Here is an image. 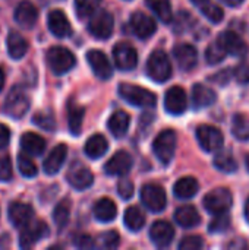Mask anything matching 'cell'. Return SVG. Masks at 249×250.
Here are the masks:
<instances>
[{
  "label": "cell",
  "instance_id": "1",
  "mask_svg": "<svg viewBox=\"0 0 249 250\" xmlns=\"http://www.w3.org/2000/svg\"><path fill=\"white\" fill-rule=\"evenodd\" d=\"M119 95L129 104L141 108H150L156 105V94L151 91L141 88L138 85H131V83H122L119 86Z\"/></svg>",
  "mask_w": 249,
  "mask_h": 250
},
{
  "label": "cell",
  "instance_id": "2",
  "mask_svg": "<svg viewBox=\"0 0 249 250\" xmlns=\"http://www.w3.org/2000/svg\"><path fill=\"white\" fill-rule=\"evenodd\" d=\"M176 145H178V136H176L175 130L167 129L157 135V138L154 139V144H153V151H154L156 157L158 158V161L161 164L167 166L175 157Z\"/></svg>",
  "mask_w": 249,
  "mask_h": 250
},
{
  "label": "cell",
  "instance_id": "3",
  "mask_svg": "<svg viewBox=\"0 0 249 250\" xmlns=\"http://www.w3.org/2000/svg\"><path fill=\"white\" fill-rule=\"evenodd\" d=\"M147 73L153 81L158 83L166 82L172 76V63L164 51L156 50L151 53L147 60Z\"/></svg>",
  "mask_w": 249,
  "mask_h": 250
},
{
  "label": "cell",
  "instance_id": "4",
  "mask_svg": "<svg viewBox=\"0 0 249 250\" xmlns=\"http://www.w3.org/2000/svg\"><path fill=\"white\" fill-rule=\"evenodd\" d=\"M47 63L54 75H65L75 67L76 59L73 53L65 47H51L47 51Z\"/></svg>",
  "mask_w": 249,
  "mask_h": 250
},
{
  "label": "cell",
  "instance_id": "5",
  "mask_svg": "<svg viewBox=\"0 0 249 250\" xmlns=\"http://www.w3.org/2000/svg\"><path fill=\"white\" fill-rule=\"evenodd\" d=\"M204 208L213 214V215H219V214H225L232 208L233 204V198L229 189L225 188H217L211 192H208L204 196Z\"/></svg>",
  "mask_w": 249,
  "mask_h": 250
},
{
  "label": "cell",
  "instance_id": "6",
  "mask_svg": "<svg viewBox=\"0 0 249 250\" xmlns=\"http://www.w3.org/2000/svg\"><path fill=\"white\" fill-rule=\"evenodd\" d=\"M114 28V19L107 10H95L88 22V31L98 40H107L112 37Z\"/></svg>",
  "mask_w": 249,
  "mask_h": 250
},
{
  "label": "cell",
  "instance_id": "7",
  "mask_svg": "<svg viewBox=\"0 0 249 250\" xmlns=\"http://www.w3.org/2000/svg\"><path fill=\"white\" fill-rule=\"evenodd\" d=\"M141 201L151 212H161L167 205V196L161 186L156 183H147L141 189Z\"/></svg>",
  "mask_w": 249,
  "mask_h": 250
},
{
  "label": "cell",
  "instance_id": "8",
  "mask_svg": "<svg viewBox=\"0 0 249 250\" xmlns=\"http://www.w3.org/2000/svg\"><path fill=\"white\" fill-rule=\"evenodd\" d=\"M28 108H29V98H28L26 92L19 85L13 86L9 91L6 103H4L6 113L13 119H21L22 116H25Z\"/></svg>",
  "mask_w": 249,
  "mask_h": 250
},
{
  "label": "cell",
  "instance_id": "9",
  "mask_svg": "<svg viewBox=\"0 0 249 250\" xmlns=\"http://www.w3.org/2000/svg\"><path fill=\"white\" fill-rule=\"evenodd\" d=\"M197 139L205 152H214L220 149L225 141L222 132L217 127L210 126V125H201L197 129Z\"/></svg>",
  "mask_w": 249,
  "mask_h": 250
},
{
  "label": "cell",
  "instance_id": "10",
  "mask_svg": "<svg viewBox=\"0 0 249 250\" xmlns=\"http://www.w3.org/2000/svg\"><path fill=\"white\" fill-rule=\"evenodd\" d=\"M219 44L223 47V50L235 57H244L248 54V45L247 42L233 31H225L217 38Z\"/></svg>",
  "mask_w": 249,
  "mask_h": 250
},
{
  "label": "cell",
  "instance_id": "11",
  "mask_svg": "<svg viewBox=\"0 0 249 250\" xmlns=\"http://www.w3.org/2000/svg\"><path fill=\"white\" fill-rule=\"evenodd\" d=\"M113 59L120 70H131L138 63V53L131 44L119 42L113 48Z\"/></svg>",
  "mask_w": 249,
  "mask_h": 250
},
{
  "label": "cell",
  "instance_id": "12",
  "mask_svg": "<svg viewBox=\"0 0 249 250\" xmlns=\"http://www.w3.org/2000/svg\"><path fill=\"white\" fill-rule=\"evenodd\" d=\"M48 234V227L44 221H34L23 227L19 236V246L22 249L34 246L37 242L44 239Z\"/></svg>",
  "mask_w": 249,
  "mask_h": 250
},
{
  "label": "cell",
  "instance_id": "13",
  "mask_svg": "<svg viewBox=\"0 0 249 250\" xmlns=\"http://www.w3.org/2000/svg\"><path fill=\"white\" fill-rule=\"evenodd\" d=\"M87 62L91 67V70L94 72V75L100 79H109L113 75V69L112 64L107 59V56L100 51V50H90L87 53Z\"/></svg>",
  "mask_w": 249,
  "mask_h": 250
},
{
  "label": "cell",
  "instance_id": "14",
  "mask_svg": "<svg viewBox=\"0 0 249 250\" xmlns=\"http://www.w3.org/2000/svg\"><path fill=\"white\" fill-rule=\"evenodd\" d=\"M188 107V97L183 88L181 86H172L164 97V108L167 113L178 116L182 114Z\"/></svg>",
  "mask_w": 249,
  "mask_h": 250
},
{
  "label": "cell",
  "instance_id": "15",
  "mask_svg": "<svg viewBox=\"0 0 249 250\" xmlns=\"http://www.w3.org/2000/svg\"><path fill=\"white\" fill-rule=\"evenodd\" d=\"M131 28L138 38L147 40L156 32L157 25H156V21L151 16H148L147 13L135 12L131 16Z\"/></svg>",
  "mask_w": 249,
  "mask_h": 250
},
{
  "label": "cell",
  "instance_id": "16",
  "mask_svg": "<svg viewBox=\"0 0 249 250\" xmlns=\"http://www.w3.org/2000/svg\"><path fill=\"white\" fill-rule=\"evenodd\" d=\"M13 19L21 28L31 29L38 19V10L29 0H22L15 9Z\"/></svg>",
  "mask_w": 249,
  "mask_h": 250
},
{
  "label": "cell",
  "instance_id": "17",
  "mask_svg": "<svg viewBox=\"0 0 249 250\" xmlns=\"http://www.w3.org/2000/svg\"><path fill=\"white\" fill-rule=\"evenodd\" d=\"M134 164V160L129 152L119 151L116 152L104 166V170L110 176H125L131 171Z\"/></svg>",
  "mask_w": 249,
  "mask_h": 250
},
{
  "label": "cell",
  "instance_id": "18",
  "mask_svg": "<svg viewBox=\"0 0 249 250\" xmlns=\"http://www.w3.org/2000/svg\"><path fill=\"white\" fill-rule=\"evenodd\" d=\"M173 54L179 67L185 72L192 70L198 63V51L191 44H178L173 50Z\"/></svg>",
  "mask_w": 249,
  "mask_h": 250
},
{
  "label": "cell",
  "instance_id": "19",
  "mask_svg": "<svg viewBox=\"0 0 249 250\" xmlns=\"http://www.w3.org/2000/svg\"><path fill=\"white\" fill-rule=\"evenodd\" d=\"M68 182L69 185L76 189V190H85L88 189L92 182H94V176L92 173L82 164H73L68 173Z\"/></svg>",
  "mask_w": 249,
  "mask_h": 250
},
{
  "label": "cell",
  "instance_id": "20",
  "mask_svg": "<svg viewBox=\"0 0 249 250\" xmlns=\"http://www.w3.org/2000/svg\"><path fill=\"white\" fill-rule=\"evenodd\" d=\"M150 239L157 248H167L175 239V229L166 221H156L150 229Z\"/></svg>",
  "mask_w": 249,
  "mask_h": 250
},
{
  "label": "cell",
  "instance_id": "21",
  "mask_svg": "<svg viewBox=\"0 0 249 250\" xmlns=\"http://www.w3.org/2000/svg\"><path fill=\"white\" fill-rule=\"evenodd\" d=\"M47 25H48V29L53 35L59 37V38H65L68 35H70L72 32V26H70V22L69 19L66 18V15L59 10V9H54L48 13V18H47Z\"/></svg>",
  "mask_w": 249,
  "mask_h": 250
},
{
  "label": "cell",
  "instance_id": "22",
  "mask_svg": "<svg viewBox=\"0 0 249 250\" xmlns=\"http://www.w3.org/2000/svg\"><path fill=\"white\" fill-rule=\"evenodd\" d=\"M66 155H68V146L65 144L56 145L51 149V152L48 154V157L43 163L44 173L48 174V176H53V174L59 173V170L62 168V166H63V163L66 160Z\"/></svg>",
  "mask_w": 249,
  "mask_h": 250
},
{
  "label": "cell",
  "instance_id": "23",
  "mask_svg": "<svg viewBox=\"0 0 249 250\" xmlns=\"http://www.w3.org/2000/svg\"><path fill=\"white\" fill-rule=\"evenodd\" d=\"M34 211L29 205L22 202H13L9 207V220L16 229H23L32 221Z\"/></svg>",
  "mask_w": 249,
  "mask_h": 250
},
{
  "label": "cell",
  "instance_id": "24",
  "mask_svg": "<svg viewBox=\"0 0 249 250\" xmlns=\"http://www.w3.org/2000/svg\"><path fill=\"white\" fill-rule=\"evenodd\" d=\"M175 221L178 223V226H181L182 229H194L201 223V217L197 211L195 207L192 205H183L181 208L176 209L175 212Z\"/></svg>",
  "mask_w": 249,
  "mask_h": 250
},
{
  "label": "cell",
  "instance_id": "25",
  "mask_svg": "<svg viewBox=\"0 0 249 250\" xmlns=\"http://www.w3.org/2000/svg\"><path fill=\"white\" fill-rule=\"evenodd\" d=\"M21 146L28 155L38 157L45 149V141L43 136H40L34 132H26L21 138Z\"/></svg>",
  "mask_w": 249,
  "mask_h": 250
},
{
  "label": "cell",
  "instance_id": "26",
  "mask_svg": "<svg viewBox=\"0 0 249 250\" xmlns=\"http://www.w3.org/2000/svg\"><path fill=\"white\" fill-rule=\"evenodd\" d=\"M117 215V208L116 204L112 199L103 198L98 199L94 205V217L100 223H110L116 218Z\"/></svg>",
  "mask_w": 249,
  "mask_h": 250
},
{
  "label": "cell",
  "instance_id": "27",
  "mask_svg": "<svg viewBox=\"0 0 249 250\" xmlns=\"http://www.w3.org/2000/svg\"><path fill=\"white\" fill-rule=\"evenodd\" d=\"M216 97H217L216 92L205 85L197 83L192 88V103H194L195 108H204V107L214 104Z\"/></svg>",
  "mask_w": 249,
  "mask_h": 250
},
{
  "label": "cell",
  "instance_id": "28",
  "mask_svg": "<svg viewBox=\"0 0 249 250\" xmlns=\"http://www.w3.org/2000/svg\"><path fill=\"white\" fill-rule=\"evenodd\" d=\"M129 123H131L129 114H128L126 111L119 110V111H114V113L110 116L107 126H109V130L113 133V136L122 138V136H125V133L128 132Z\"/></svg>",
  "mask_w": 249,
  "mask_h": 250
},
{
  "label": "cell",
  "instance_id": "29",
  "mask_svg": "<svg viewBox=\"0 0 249 250\" xmlns=\"http://www.w3.org/2000/svg\"><path fill=\"white\" fill-rule=\"evenodd\" d=\"M109 149V144H107V139L103 136V135H92L87 144H85V155L91 160H97V158H101Z\"/></svg>",
  "mask_w": 249,
  "mask_h": 250
},
{
  "label": "cell",
  "instance_id": "30",
  "mask_svg": "<svg viewBox=\"0 0 249 250\" xmlns=\"http://www.w3.org/2000/svg\"><path fill=\"white\" fill-rule=\"evenodd\" d=\"M85 110L84 107L78 105L76 103L70 101L68 104V126L72 135L78 136L82 129V122H84Z\"/></svg>",
  "mask_w": 249,
  "mask_h": 250
},
{
  "label": "cell",
  "instance_id": "31",
  "mask_svg": "<svg viewBox=\"0 0 249 250\" xmlns=\"http://www.w3.org/2000/svg\"><path fill=\"white\" fill-rule=\"evenodd\" d=\"M6 45H7L9 56L12 59H15V60L22 59L26 54V51H28V42H26V40L22 35H19L18 32H10L7 35Z\"/></svg>",
  "mask_w": 249,
  "mask_h": 250
},
{
  "label": "cell",
  "instance_id": "32",
  "mask_svg": "<svg viewBox=\"0 0 249 250\" xmlns=\"http://www.w3.org/2000/svg\"><path fill=\"white\" fill-rule=\"evenodd\" d=\"M200 185L194 177H182L173 188L175 196L179 199H191L198 193Z\"/></svg>",
  "mask_w": 249,
  "mask_h": 250
},
{
  "label": "cell",
  "instance_id": "33",
  "mask_svg": "<svg viewBox=\"0 0 249 250\" xmlns=\"http://www.w3.org/2000/svg\"><path fill=\"white\" fill-rule=\"evenodd\" d=\"M123 223L128 230L131 231H139L145 224V215L138 207H131L125 211Z\"/></svg>",
  "mask_w": 249,
  "mask_h": 250
},
{
  "label": "cell",
  "instance_id": "34",
  "mask_svg": "<svg viewBox=\"0 0 249 250\" xmlns=\"http://www.w3.org/2000/svg\"><path fill=\"white\" fill-rule=\"evenodd\" d=\"M145 3L161 22L167 23L173 19L170 0H145Z\"/></svg>",
  "mask_w": 249,
  "mask_h": 250
},
{
  "label": "cell",
  "instance_id": "35",
  "mask_svg": "<svg viewBox=\"0 0 249 250\" xmlns=\"http://www.w3.org/2000/svg\"><path fill=\"white\" fill-rule=\"evenodd\" d=\"M214 167L219 170V171H223V173H227V174H232L238 170V163L236 160L233 158L232 152L229 151H223V152H219L214 158Z\"/></svg>",
  "mask_w": 249,
  "mask_h": 250
},
{
  "label": "cell",
  "instance_id": "36",
  "mask_svg": "<svg viewBox=\"0 0 249 250\" xmlns=\"http://www.w3.org/2000/svg\"><path fill=\"white\" fill-rule=\"evenodd\" d=\"M232 133L239 141H249V119L244 114H236L232 122Z\"/></svg>",
  "mask_w": 249,
  "mask_h": 250
},
{
  "label": "cell",
  "instance_id": "37",
  "mask_svg": "<svg viewBox=\"0 0 249 250\" xmlns=\"http://www.w3.org/2000/svg\"><path fill=\"white\" fill-rule=\"evenodd\" d=\"M69 215H70V204L69 201H62L57 204V207L53 211V221L59 230H63L68 223H69Z\"/></svg>",
  "mask_w": 249,
  "mask_h": 250
},
{
  "label": "cell",
  "instance_id": "38",
  "mask_svg": "<svg viewBox=\"0 0 249 250\" xmlns=\"http://www.w3.org/2000/svg\"><path fill=\"white\" fill-rule=\"evenodd\" d=\"M34 123L41 127L43 130H47V132H53L56 129V120H54V116L50 113V111H40V113H35L34 117H32Z\"/></svg>",
  "mask_w": 249,
  "mask_h": 250
},
{
  "label": "cell",
  "instance_id": "39",
  "mask_svg": "<svg viewBox=\"0 0 249 250\" xmlns=\"http://www.w3.org/2000/svg\"><path fill=\"white\" fill-rule=\"evenodd\" d=\"M18 167H19V171H21V174L23 177H35L37 173H38V168H37L35 163L26 154H19Z\"/></svg>",
  "mask_w": 249,
  "mask_h": 250
},
{
  "label": "cell",
  "instance_id": "40",
  "mask_svg": "<svg viewBox=\"0 0 249 250\" xmlns=\"http://www.w3.org/2000/svg\"><path fill=\"white\" fill-rule=\"evenodd\" d=\"M100 1L101 0H75V9H76L78 16L81 19L91 16L97 10Z\"/></svg>",
  "mask_w": 249,
  "mask_h": 250
},
{
  "label": "cell",
  "instance_id": "41",
  "mask_svg": "<svg viewBox=\"0 0 249 250\" xmlns=\"http://www.w3.org/2000/svg\"><path fill=\"white\" fill-rule=\"evenodd\" d=\"M201 12L203 15L213 23H219L223 21L225 18V12L220 6L214 4V3H205L204 6H201Z\"/></svg>",
  "mask_w": 249,
  "mask_h": 250
},
{
  "label": "cell",
  "instance_id": "42",
  "mask_svg": "<svg viewBox=\"0 0 249 250\" xmlns=\"http://www.w3.org/2000/svg\"><path fill=\"white\" fill-rule=\"evenodd\" d=\"M227 56V53L223 50V47L219 44V41L210 44L205 50V60L210 63V64H216V63H220L225 57Z\"/></svg>",
  "mask_w": 249,
  "mask_h": 250
},
{
  "label": "cell",
  "instance_id": "43",
  "mask_svg": "<svg viewBox=\"0 0 249 250\" xmlns=\"http://www.w3.org/2000/svg\"><path fill=\"white\" fill-rule=\"evenodd\" d=\"M229 227H230V217L225 212V214H219V215L214 217V220L210 223L208 231L214 233V234H219V233L227 231Z\"/></svg>",
  "mask_w": 249,
  "mask_h": 250
},
{
  "label": "cell",
  "instance_id": "44",
  "mask_svg": "<svg viewBox=\"0 0 249 250\" xmlns=\"http://www.w3.org/2000/svg\"><path fill=\"white\" fill-rule=\"evenodd\" d=\"M120 243V237L116 231H106L100 236V246L104 249H116Z\"/></svg>",
  "mask_w": 249,
  "mask_h": 250
},
{
  "label": "cell",
  "instance_id": "45",
  "mask_svg": "<svg viewBox=\"0 0 249 250\" xmlns=\"http://www.w3.org/2000/svg\"><path fill=\"white\" fill-rule=\"evenodd\" d=\"M204 248V240L200 236H186L181 240V250H200Z\"/></svg>",
  "mask_w": 249,
  "mask_h": 250
},
{
  "label": "cell",
  "instance_id": "46",
  "mask_svg": "<svg viewBox=\"0 0 249 250\" xmlns=\"http://www.w3.org/2000/svg\"><path fill=\"white\" fill-rule=\"evenodd\" d=\"M117 193L122 199H131L134 195V183L131 180H120L117 185Z\"/></svg>",
  "mask_w": 249,
  "mask_h": 250
},
{
  "label": "cell",
  "instance_id": "47",
  "mask_svg": "<svg viewBox=\"0 0 249 250\" xmlns=\"http://www.w3.org/2000/svg\"><path fill=\"white\" fill-rule=\"evenodd\" d=\"M12 179V161L9 157L0 158V182H9Z\"/></svg>",
  "mask_w": 249,
  "mask_h": 250
},
{
  "label": "cell",
  "instance_id": "48",
  "mask_svg": "<svg viewBox=\"0 0 249 250\" xmlns=\"http://www.w3.org/2000/svg\"><path fill=\"white\" fill-rule=\"evenodd\" d=\"M235 76H236L238 82H241V83H249V60L242 62V63L236 67Z\"/></svg>",
  "mask_w": 249,
  "mask_h": 250
},
{
  "label": "cell",
  "instance_id": "49",
  "mask_svg": "<svg viewBox=\"0 0 249 250\" xmlns=\"http://www.w3.org/2000/svg\"><path fill=\"white\" fill-rule=\"evenodd\" d=\"M191 21V15L186 13V12H181L175 21V31L176 32H183L185 28L189 26V23H183V22H189Z\"/></svg>",
  "mask_w": 249,
  "mask_h": 250
},
{
  "label": "cell",
  "instance_id": "50",
  "mask_svg": "<svg viewBox=\"0 0 249 250\" xmlns=\"http://www.w3.org/2000/svg\"><path fill=\"white\" fill-rule=\"evenodd\" d=\"M75 246L79 249H90L94 248V240L88 234H81L75 239Z\"/></svg>",
  "mask_w": 249,
  "mask_h": 250
},
{
  "label": "cell",
  "instance_id": "51",
  "mask_svg": "<svg viewBox=\"0 0 249 250\" xmlns=\"http://www.w3.org/2000/svg\"><path fill=\"white\" fill-rule=\"evenodd\" d=\"M232 70L230 69H226V70H222V72H219V73H216L213 78H211V81H214V82H217L219 85H225V83H227L229 81H230V78H232Z\"/></svg>",
  "mask_w": 249,
  "mask_h": 250
},
{
  "label": "cell",
  "instance_id": "52",
  "mask_svg": "<svg viewBox=\"0 0 249 250\" xmlns=\"http://www.w3.org/2000/svg\"><path fill=\"white\" fill-rule=\"evenodd\" d=\"M9 139H10V130L0 123V148H4L9 144Z\"/></svg>",
  "mask_w": 249,
  "mask_h": 250
},
{
  "label": "cell",
  "instance_id": "53",
  "mask_svg": "<svg viewBox=\"0 0 249 250\" xmlns=\"http://www.w3.org/2000/svg\"><path fill=\"white\" fill-rule=\"evenodd\" d=\"M225 4L227 6H232V7H236V6H241L244 3V0H222Z\"/></svg>",
  "mask_w": 249,
  "mask_h": 250
},
{
  "label": "cell",
  "instance_id": "54",
  "mask_svg": "<svg viewBox=\"0 0 249 250\" xmlns=\"http://www.w3.org/2000/svg\"><path fill=\"white\" fill-rule=\"evenodd\" d=\"M4 86V73H3V69L0 67V91L3 89Z\"/></svg>",
  "mask_w": 249,
  "mask_h": 250
},
{
  "label": "cell",
  "instance_id": "55",
  "mask_svg": "<svg viewBox=\"0 0 249 250\" xmlns=\"http://www.w3.org/2000/svg\"><path fill=\"white\" fill-rule=\"evenodd\" d=\"M195 6H198V7H201V6H204L205 3H208V0H191Z\"/></svg>",
  "mask_w": 249,
  "mask_h": 250
},
{
  "label": "cell",
  "instance_id": "56",
  "mask_svg": "<svg viewBox=\"0 0 249 250\" xmlns=\"http://www.w3.org/2000/svg\"><path fill=\"white\" fill-rule=\"evenodd\" d=\"M245 218H247V221L249 223V198L248 201H247V204H245Z\"/></svg>",
  "mask_w": 249,
  "mask_h": 250
},
{
  "label": "cell",
  "instance_id": "57",
  "mask_svg": "<svg viewBox=\"0 0 249 250\" xmlns=\"http://www.w3.org/2000/svg\"><path fill=\"white\" fill-rule=\"evenodd\" d=\"M247 167H248L249 170V155H247Z\"/></svg>",
  "mask_w": 249,
  "mask_h": 250
}]
</instances>
